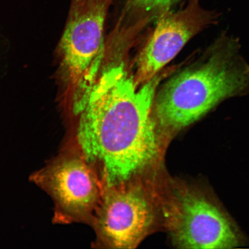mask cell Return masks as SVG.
<instances>
[{"instance_id": "cell-1", "label": "cell", "mask_w": 249, "mask_h": 249, "mask_svg": "<svg viewBox=\"0 0 249 249\" xmlns=\"http://www.w3.org/2000/svg\"><path fill=\"white\" fill-rule=\"evenodd\" d=\"M169 72L138 87L123 63L99 74L75 116L66 142L95 168L105 188L153 178L163 170L169 142L152 113L156 93Z\"/></svg>"}, {"instance_id": "cell-5", "label": "cell", "mask_w": 249, "mask_h": 249, "mask_svg": "<svg viewBox=\"0 0 249 249\" xmlns=\"http://www.w3.org/2000/svg\"><path fill=\"white\" fill-rule=\"evenodd\" d=\"M157 177L105 188L89 225L97 244L111 249H134L161 226Z\"/></svg>"}, {"instance_id": "cell-2", "label": "cell", "mask_w": 249, "mask_h": 249, "mask_svg": "<svg viewBox=\"0 0 249 249\" xmlns=\"http://www.w3.org/2000/svg\"><path fill=\"white\" fill-rule=\"evenodd\" d=\"M248 94L249 63L238 39L225 33L156 93L152 113L170 142L223 102Z\"/></svg>"}, {"instance_id": "cell-6", "label": "cell", "mask_w": 249, "mask_h": 249, "mask_svg": "<svg viewBox=\"0 0 249 249\" xmlns=\"http://www.w3.org/2000/svg\"><path fill=\"white\" fill-rule=\"evenodd\" d=\"M30 180L52 198L55 225L90 224L105 191L95 168L67 144Z\"/></svg>"}, {"instance_id": "cell-3", "label": "cell", "mask_w": 249, "mask_h": 249, "mask_svg": "<svg viewBox=\"0 0 249 249\" xmlns=\"http://www.w3.org/2000/svg\"><path fill=\"white\" fill-rule=\"evenodd\" d=\"M161 227L171 242L180 249H233L245 238L220 202L207 187L171 178L158 177Z\"/></svg>"}, {"instance_id": "cell-8", "label": "cell", "mask_w": 249, "mask_h": 249, "mask_svg": "<svg viewBox=\"0 0 249 249\" xmlns=\"http://www.w3.org/2000/svg\"><path fill=\"white\" fill-rule=\"evenodd\" d=\"M127 12L145 17H158L180 0H124Z\"/></svg>"}, {"instance_id": "cell-4", "label": "cell", "mask_w": 249, "mask_h": 249, "mask_svg": "<svg viewBox=\"0 0 249 249\" xmlns=\"http://www.w3.org/2000/svg\"><path fill=\"white\" fill-rule=\"evenodd\" d=\"M113 0H71L69 17L59 45L64 100L71 113L83 107L99 75L104 34Z\"/></svg>"}, {"instance_id": "cell-7", "label": "cell", "mask_w": 249, "mask_h": 249, "mask_svg": "<svg viewBox=\"0 0 249 249\" xmlns=\"http://www.w3.org/2000/svg\"><path fill=\"white\" fill-rule=\"evenodd\" d=\"M220 14L205 9L200 0H189L184 8L158 17L156 27L139 55L134 82L140 87L151 80L179 53L190 40L218 23Z\"/></svg>"}]
</instances>
